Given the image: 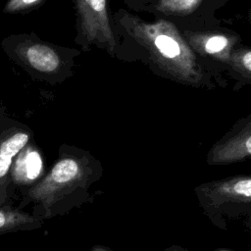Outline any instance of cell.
Masks as SVG:
<instances>
[{
    "label": "cell",
    "instance_id": "cell-10",
    "mask_svg": "<svg viewBox=\"0 0 251 251\" xmlns=\"http://www.w3.org/2000/svg\"><path fill=\"white\" fill-rule=\"evenodd\" d=\"M179 1H183V0H161L160 7L164 8V9L173 8L176 4H178Z\"/></svg>",
    "mask_w": 251,
    "mask_h": 251
},
{
    "label": "cell",
    "instance_id": "cell-6",
    "mask_svg": "<svg viewBox=\"0 0 251 251\" xmlns=\"http://www.w3.org/2000/svg\"><path fill=\"white\" fill-rule=\"evenodd\" d=\"M14 166V177L20 183H29L37 178L42 171L40 154L32 148H23Z\"/></svg>",
    "mask_w": 251,
    "mask_h": 251
},
{
    "label": "cell",
    "instance_id": "cell-7",
    "mask_svg": "<svg viewBox=\"0 0 251 251\" xmlns=\"http://www.w3.org/2000/svg\"><path fill=\"white\" fill-rule=\"evenodd\" d=\"M37 224V221L27 214L17 210L0 208V232L16 230L27 225Z\"/></svg>",
    "mask_w": 251,
    "mask_h": 251
},
{
    "label": "cell",
    "instance_id": "cell-4",
    "mask_svg": "<svg viewBox=\"0 0 251 251\" xmlns=\"http://www.w3.org/2000/svg\"><path fill=\"white\" fill-rule=\"evenodd\" d=\"M251 160V114L237 121L209 149L211 166L230 165Z\"/></svg>",
    "mask_w": 251,
    "mask_h": 251
},
{
    "label": "cell",
    "instance_id": "cell-5",
    "mask_svg": "<svg viewBox=\"0 0 251 251\" xmlns=\"http://www.w3.org/2000/svg\"><path fill=\"white\" fill-rule=\"evenodd\" d=\"M82 178V168L77 160L67 157L58 161L49 174L29 190L34 201L49 202L61 192L77 184Z\"/></svg>",
    "mask_w": 251,
    "mask_h": 251
},
{
    "label": "cell",
    "instance_id": "cell-1",
    "mask_svg": "<svg viewBox=\"0 0 251 251\" xmlns=\"http://www.w3.org/2000/svg\"><path fill=\"white\" fill-rule=\"evenodd\" d=\"M1 48L10 60L33 78L49 83L61 82L74 74L76 48L57 45L33 32L14 33L4 37Z\"/></svg>",
    "mask_w": 251,
    "mask_h": 251
},
{
    "label": "cell",
    "instance_id": "cell-2",
    "mask_svg": "<svg viewBox=\"0 0 251 251\" xmlns=\"http://www.w3.org/2000/svg\"><path fill=\"white\" fill-rule=\"evenodd\" d=\"M195 195L205 215L221 226L224 217L251 209V176L239 175L201 183Z\"/></svg>",
    "mask_w": 251,
    "mask_h": 251
},
{
    "label": "cell",
    "instance_id": "cell-13",
    "mask_svg": "<svg viewBox=\"0 0 251 251\" xmlns=\"http://www.w3.org/2000/svg\"><path fill=\"white\" fill-rule=\"evenodd\" d=\"M92 251H108V250L105 249V248H103L102 246H95V247L92 249Z\"/></svg>",
    "mask_w": 251,
    "mask_h": 251
},
{
    "label": "cell",
    "instance_id": "cell-3",
    "mask_svg": "<svg viewBox=\"0 0 251 251\" xmlns=\"http://www.w3.org/2000/svg\"><path fill=\"white\" fill-rule=\"evenodd\" d=\"M75 13V43L80 51L92 46L114 57L118 53V40L109 13L108 0H73Z\"/></svg>",
    "mask_w": 251,
    "mask_h": 251
},
{
    "label": "cell",
    "instance_id": "cell-11",
    "mask_svg": "<svg viewBox=\"0 0 251 251\" xmlns=\"http://www.w3.org/2000/svg\"><path fill=\"white\" fill-rule=\"evenodd\" d=\"M242 63L244 65V67L251 72V51L247 52L243 58H242Z\"/></svg>",
    "mask_w": 251,
    "mask_h": 251
},
{
    "label": "cell",
    "instance_id": "cell-9",
    "mask_svg": "<svg viewBox=\"0 0 251 251\" xmlns=\"http://www.w3.org/2000/svg\"><path fill=\"white\" fill-rule=\"evenodd\" d=\"M226 45H227L226 37L223 35H214L207 40L205 44V50L210 54H215L225 49Z\"/></svg>",
    "mask_w": 251,
    "mask_h": 251
},
{
    "label": "cell",
    "instance_id": "cell-14",
    "mask_svg": "<svg viewBox=\"0 0 251 251\" xmlns=\"http://www.w3.org/2000/svg\"><path fill=\"white\" fill-rule=\"evenodd\" d=\"M213 251H233V250L226 249V248H216V249H214Z\"/></svg>",
    "mask_w": 251,
    "mask_h": 251
},
{
    "label": "cell",
    "instance_id": "cell-8",
    "mask_svg": "<svg viewBox=\"0 0 251 251\" xmlns=\"http://www.w3.org/2000/svg\"><path fill=\"white\" fill-rule=\"evenodd\" d=\"M45 0H7L3 6V13L5 14H19L29 12Z\"/></svg>",
    "mask_w": 251,
    "mask_h": 251
},
{
    "label": "cell",
    "instance_id": "cell-12",
    "mask_svg": "<svg viewBox=\"0 0 251 251\" xmlns=\"http://www.w3.org/2000/svg\"><path fill=\"white\" fill-rule=\"evenodd\" d=\"M164 251H189L186 248H183L181 246H177V245H173L167 249H165Z\"/></svg>",
    "mask_w": 251,
    "mask_h": 251
}]
</instances>
